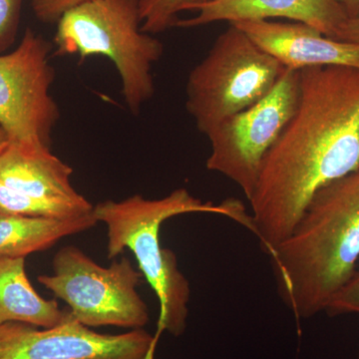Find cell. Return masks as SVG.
Instances as JSON below:
<instances>
[{"label": "cell", "mask_w": 359, "mask_h": 359, "mask_svg": "<svg viewBox=\"0 0 359 359\" xmlns=\"http://www.w3.org/2000/svg\"><path fill=\"white\" fill-rule=\"evenodd\" d=\"M359 170V69L299 70L297 108L264 157L250 200L255 235L271 255L314 195Z\"/></svg>", "instance_id": "1"}, {"label": "cell", "mask_w": 359, "mask_h": 359, "mask_svg": "<svg viewBox=\"0 0 359 359\" xmlns=\"http://www.w3.org/2000/svg\"><path fill=\"white\" fill-rule=\"evenodd\" d=\"M269 256L278 292L294 316L306 320L325 311L359 259V170L318 191Z\"/></svg>", "instance_id": "2"}, {"label": "cell", "mask_w": 359, "mask_h": 359, "mask_svg": "<svg viewBox=\"0 0 359 359\" xmlns=\"http://www.w3.org/2000/svg\"><path fill=\"white\" fill-rule=\"evenodd\" d=\"M189 212H212L226 217L254 233L252 217L241 201L221 204L203 202L186 189L166 197L149 200L134 195L119 202L105 201L94 207L97 221L107 226V252L114 259L123 250L133 252L141 273L154 290L160 304L158 328L180 337L186 330L190 283L179 269L176 255L160 244V229L168 219Z\"/></svg>", "instance_id": "3"}, {"label": "cell", "mask_w": 359, "mask_h": 359, "mask_svg": "<svg viewBox=\"0 0 359 359\" xmlns=\"http://www.w3.org/2000/svg\"><path fill=\"white\" fill-rule=\"evenodd\" d=\"M54 45L58 56L109 58L133 114L154 95L153 66L164 48L142 30L138 0H88L73 7L58 20Z\"/></svg>", "instance_id": "4"}, {"label": "cell", "mask_w": 359, "mask_h": 359, "mask_svg": "<svg viewBox=\"0 0 359 359\" xmlns=\"http://www.w3.org/2000/svg\"><path fill=\"white\" fill-rule=\"evenodd\" d=\"M285 69L245 32L230 25L189 74L187 110L207 136L231 116L263 100Z\"/></svg>", "instance_id": "5"}, {"label": "cell", "mask_w": 359, "mask_h": 359, "mask_svg": "<svg viewBox=\"0 0 359 359\" xmlns=\"http://www.w3.org/2000/svg\"><path fill=\"white\" fill-rule=\"evenodd\" d=\"M142 276L127 257L103 268L67 245L54 257L53 275L40 276L39 282L66 302L71 316L85 327L132 330L149 321L147 306L137 292Z\"/></svg>", "instance_id": "6"}, {"label": "cell", "mask_w": 359, "mask_h": 359, "mask_svg": "<svg viewBox=\"0 0 359 359\" xmlns=\"http://www.w3.org/2000/svg\"><path fill=\"white\" fill-rule=\"evenodd\" d=\"M299 96V71L285 68L263 100L231 116L207 135L211 154L207 169L231 180L252 199L262 165L294 115Z\"/></svg>", "instance_id": "7"}, {"label": "cell", "mask_w": 359, "mask_h": 359, "mask_svg": "<svg viewBox=\"0 0 359 359\" xmlns=\"http://www.w3.org/2000/svg\"><path fill=\"white\" fill-rule=\"evenodd\" d=\"M51 49L28 28L16 49L0 55V126L11 143L50 149L52 130L60 117L50 93L55 79Z\"/></svg>", "instance_id": "8"}, {"label": "cell", "mask_w": 359, "mask_h": 359, "mask_svg": "<svg viewBox=\"0 0 359 359\" xmlns=\"http://www.w3.org/2000/svg\"><path fill=\"white\" fill-rule=\"evenodd\" d=\"M156 341L143 328L99 334L68 311L65 320L53 327L0 325V359H152Z\"/></svg>", "instance_id": "9"}, {"label": "cell", "mask_w": 359, "mask_h": 359, "mask_svg": "<svg viewBox=\"0 0 359 359\" xmlns=\"http://www.w3.org/2000/svg\"><path fill=\"white\" fill-rule=\"evenodd\" d=\"M231 25L287 69L327 66L359 69V43L332 39L304 23L250 20Z\"/></svg>", "instance_id": "10"}, {"label": "cell", "mask_w": 359, "mask_h": 359, "mask_svg": "<svg viewBox=\"0 0 359 359\" xmlns=\"http://www.w3.org/2000/svg\"><path fill=\"white\" fill-rule=\"evenodd\" d=\"M196 15L182 20L175 27L192 28L211 23L285 18L316 28L335 39L346 13L335 0H210L196 7Z\"/></svg>", "instance_id": "11"}, {"label": "cell", "mask_w": 359, "mask_h": 359, "mask_svg": "<svg viewBox=\"0 0 359 359\" xmlns=\"http://www.w3.org/2000/svg\"><path fill=\"white\" fill-rule=\"evenodd\" d=\"M69 165L52 154L50 149L11 143L0 153V182L16 192L51 200H79L73 188Z\"/></svg>", "instance_id": "12"}, {"label": "cell", "mask_w": 359, "mask_h": 359, "mask_svg": "<svg viewBox=\"0 0 359 359\" xmlns=\"http://www.w3.org/2000/svg\"><path fill=\"white\" fill-rule=\"evenodd\" d=\"M67 316L57 302L37 294L26 275L25 257H0V325L21 323L48 328Z\"/></svg>", "instance_id": "13"}, {"label": "cell", "mask_w": 359, "mask_h": 359, "mask_svg": "<svg viewBox=\"0 0 359 359\" xmlns=\"http://www.w3.org/2000/svg\"><path fill=\"white\" fill-rule=\"evenodd\" d=\"M97 223L93 212L67 219L0 215V257H25L50 249L61 238L89 230Z\"/></svg>", "instance_id": "14"}, {"label": "cell", "mask_w": 359, "mask_h": 359, "mask_svg": "<svg viewBox=\"0 0 359 359\" xmlns=\"http://www.w3.org/2000/svg\"><path fill=\"white\" fill-rule=\"evenodd\" d=\"M94 207L85 198L79 200H51L26 195L0 182V215L67 219L93 212Z\"/></svg>", "instance_id": "15"}, {"label": "cell", "mask_w": 359, "mask_h": 359, "mask_svg": "<svg viewBox=\"0 0 359 359\" xmlns=\"http://www.w3.org/2000/svg\"><path fill=\"white\" fill-rule=\"evenodd\" d=\"M141 28L149 34H158L173 28L183 11H193L210 0H138Z\"/></svg>", "instance_id": "16"}, {"label": "cell", "mask_w": 359, "mask_h": 359, "mask_svg": "<svg viewBox=\"0 0 359 359\" xmlns=\"http://www.w3.org/2000/svg\"><path fill=\"white\" fill-rule=\"evenodd\" d=\"M325 311L330 316L359 314V271L330 299Z\"/></svg>", "instance_id": "17"}, {"label": "cell", "mask_w": 359, "mask_h": 359, "mask_svg": "<svg viewBox=\"0 0 359 359\" xmlns=\"http://www.w3.org/2000/svg\"><path fill=\"white\" fill-rule=\"evenodd\" d=\"M22 0H0V51L13 41Z\"/></svg>", "instance_id": "18"}, {"label": "cell", "mask_w": 359, "mask_h": 359, "mask_svg": "<svg viewBox=\"0 0 359 359\" xmlns=\"http://www.w3.org/2000/svg\"><path fill=\"white\" fill-rule=\"evenodd\" d=\"M88 0H32V6L40 21L57 23L66 11Z\"/></svg>", "instance_id": "19"}, {"label": "cell", "mask_w": 359, "mask_h": 359, "mask_svg": "<svg viewBox=\"0 0 359 359\" xmlns=\"http://www.w3.org/2000/svg\"><path fill=\"white\" fill-rule=\"evenodd\" d=\"M335 39L359 43V16L347 18L346 22L340 26Z\"/></svg>", "instance_id": "20"}, {"label": "cell", "mask_w": 359, "mask_h": 359, "mask_svg": "<svg viewBox=\"0 0 359 359\" xmlns=\"http://www.w3.org/2000/svg\"><path fill=\"white\" fill-rule=\"evenodd\" d=\"M344 9L347 18L359 16V0H335Z\"/></svg>", "instance_id": "21"}, {"label": "cell", "mask_w": 359, "mask_h": 359, "mask_svg": "<svg viewBox=\"0 0 359 359\" xmlns=\"http://www.w3.org/2000/svg\"><path fill=\"white\" fill-rule=\"evenodd\" d=\"M8 142V136H7L6 132L4 131L1 126H0V153H1L2 150L6 148Z\"/></svg>", "instance_id": "22"}, {"label": "cell", "mask_w": 359, "mask_h": 359, "mask_svg": "<svg viewBox=\"0 0 359 359\" xmlns=\"http://www.w3.org/2000/svg\"><path fill=\"white\" fill-rule=\"evenodd\" d=\"M358 359H359V354H358Z\"/></svg>", "instance_id": "23"}]
</instances>
